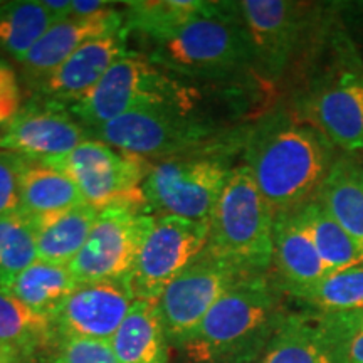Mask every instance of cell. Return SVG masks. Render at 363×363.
Masks as SVG:
<instances>
[{"label": "cell", "mask_w": 363, "mask_h": 363, "mask_svg": "<svg viewBox=\"0 0 363 363\" xmlns=\"http://www.w3.org/2000/svg\"><path fill=\"white\" fill-rule=\"evenodd\" d=\"M284 294L271 272L239 278L182 350L199 363H251L264 353L289 315Z\"/></svg>", "instance_id": "3957f363"}, {"label": "cell", "mask_w": 363, "mask_h": 363, "mask_svg": "<svg viewBox=\"0 0 363 363\" xmlns=\"http://www.w3.org/2000/svg\"><path fill=\"white\" fill-rule=\"evenodd\" d=\"M147 57L175 78L238 84L256 78L247 30L235 2H217L216 11L177 33L150 40Z\"/></svg>", "instance_id": "5b68a950"}, {"label": "cell", "mask_w": 363, "mask_h": 363, "mask_svg": "<svg viewBox=\"0 0 363 363\" xmlns=\"http://www.w3.org/2000/svg\"><path fill=\"white\" fill-rule=\"evenodd\" d=\"M135 301L125 281L78 284L51 316L56 337L111 342Z\"/></svg>", "instance_id": "9a60e30c"}, {"label": "cell", "mask_w": 363, "mask_h": 363, "mask_svg": "<svg viewBox=\"0 0 363 363\" xmlns=\"http://www.w3.org/2000/svg\"><path fill=\"white\" fill-rule=\"evenodd\" d=\"M0 4H2V2H0Z\"/></svg>", "instance_id": "74e56055"}, {"label": "cell", "mask_w": 363, "mask_h": 363, "mask_svg": "<svg viewBox=\"0 0 363 363\" xmlns=\"http://www.w3.org/2000/svg\"><path fill=\"white\" fill-rule=\"evenodd\" d=\"M38 261L35 233L22 212L0 216V289Z\"/></svg>", "instance_id": "f546056e"}, {"label": "cell", "mask_w": 363, "mask_h": 363, "mask_svg": "<svg viewBox=\"0 0 363 363\" xmlns=\"http://www.w3.org/2000/svg\"><path fill=\"white\" fill-rule=\"evenodd\" d=\"M123 29L125 13L116 7L86 19L69 17L56 22L19 61L26 81L35 88L88 40Z\"/></svg>", "instance_id": "ac0fdd59"}, {"label": "cell", "mask_w": 363, "mask_h": 363, "mask_svg": "<svg viewBox=\"0 0 363 363\" xmlns=\"http://www.w3.org/2000/svg\"><path fill=\"white\" fill-rule=\"evenodd\" d=\"M54 24L43 0L0 4V49L21 61Z\"/></svg>", "instance_id": "4316f807"}, {"label": "cell", "mask_w": 363, "mask_h": 363, "mask_svg": "<svg viewBox=\"0 0 363 363\" xmlns=\"http://www.w3.org/2000/svg\"><path fill=\"white\" fill-rule=\"evenodd\" d=\"M155 216L145 207L116 203L98 212L88 240L69 266L78 284L128 281Z\"/></svg>", "instance_id": "8fae6325"}, {"label": "cell", "mask_w": 363, "mask_h": 363, "mask_svg": "<svg viewBox=\"0 0 363 363\" xmlns=\"http://www.w3.org/2000/svg\"><path fill=\"white\" fill-rule=\"evenodd\" d=\"M363 310L289 313L259 363H348Z\"/></svg>", "instance_id": "7c38bea8"}, {"label": "cell", "mask_w": 363, "mask_h": 363, "mask_svg": "<svg viewBox=\"0 0 363 363\" xmlns=\"http://www.w3.org/2000/svg\"><path fill=\"white\" fill-rule=\"evenodd\" d=\"M48 12L51 13L54 24L71 17V0H43Z\"/></svg>", "instance_id": "e575fe53"}, {"label": "cell", "mask_w": 363, "mask_h": 363, "mask_svg": "<svg viewBox=\"0 0 363 363\" xmlns=\"http://www.w3.org/2000/svg\"><path fill=\"white\" fill-rule=\"evenodd\" d=\"M348 363H363V325L352 340L350 353H348Z\"/></svg>", "instance_id": "d590c367"}, {"label": "cell", "mask_w": 363, "mask_h": 363, "mask_svg": "<svg viewBox=\"0 0 363 363\" xmlns=\"http://www.w3.org/2000/svg\"><path fill=\"white\" fill-rule=\"evenodd\" d=\"M40 163L69 177L84 202L96 211L116 203L148 208L143 182L152 170V163L142 157L88 138L67 155Z\"/></svg>", "instance_id": "30bf717a"}, {"label": "cell", "mask_w": 363, "mask_h": 363, "mask_svg": "<svg viewBox=\"0 0 363 363\" xmlns=\"http://www.w3.org/2000/svg\"><path fill=\"white\" fill-rule=\"evenodd\" d=\"M274 214L251 172L234 167L208 222L206 251L239 276H261L272 269Z\"/></svg>", "instance_id": "52a82bcc"}, {"label": "cell", "mask_w": 363, "mask_h": 363, "mask_svg": "<svg viewBox=\"0 0 363 363\" xmlns=\"http://www.w3.org/2000/svg\"><path fill=\"white\" fill-rule=\"evenodd\" d=\"M272 269L281 288L289 296L328 274L296 212L274 216Z\"/></svg>", "instance_id": "d6986e66"}, {"label": "cell", "mask_w": 363, "mask_h": 363, "mask_svg": "<svg viewBox=\"0 0 363 363\" xmlns=\"http://www.w3.org/2000/svg\"><path fill=\"white\" fill-rule=\"evenodd\" d=\"M294 212L310 234L326 272L363 262V247L358 246L357 240L326 212L318 199H313Z\"/></svg>", "instance_id": "484cf974"}, {"label": "cell", "mask_w": 363, "mask_h": 363, "mask_svg": "<svg viewBox=\"0 0 363 363\" xmlns=\"http://www.w3.org/2000/svg\"><path fill=\"white\" fill-rule=\"evenodd\" d=\"M78 288L69 267L35 261L2 289L30 310L51 318L67 296Z\"/></svg>", "instance_id": "d4e9b609"}, {"label": "cell", "mask_w": 363, "mask_h": 363, "mask_svg": "<svg viewBox=\"0 0 363 363\" xmlns=\"http://www.w3.org/2000/svg\"><path fill=\"white\" fill-rule=\"evenodd\" d=\"M52 363H120L110 342L61 340Z\"/></svg>", "instance_id": "1f68e13d"}, {"label": "cell", "mask_w": 363, "mask_h": 363, "mask_svg": "<svg viewBox=\"0 0 363 363\" xmlns=\"http://www.w3.org/2000/svg\"><path fill=\"white\" fill-rule=\"evenodd\" d=\"M89 138L88 130L65 106L33 99L0 133V150L33 162L65 157Z\"/></svg>", "instance_id": "2e32d148"}, {"label": "cell", "mask_w": 363, "mask_h": 363, "mask_svg": "<svg viewBox=\"0 0 363 363\" xmlns=\"http://www.w3.org/2000/svg\"><path fill=\"white\" fill-rule=\"evenodd\" d=\"M194 94L192 88L147 56L126 52L69 111L89 131L142 108L195 106Z\"/></svg>", "instance_id": "ba28073f"}, {"label": "cell", "mask_w": 363, "mask_h": 363, "mask_svg": "<svg viewBox=\"0 0 363 363\" xmlns=\"http://www.w3.org/2000/svg\"><path fill=\"white\" fill-rule=\"evenodd\" d=\"M291 298L316 311L363 310V262L328 272Z\"/></svg>", "instance_id": "f1b7e54d"}, {"label": "cell", "mask_w": 363, "mask_h": 363, "mask_svg": "<svg viewBox=\"0 0 363 363\" xmlns=\"http://www.w3.org/2000/svg\"><path fill=\"white\" fill-rule=\"evenodd\" d=\"M316 199L363 247V155L340 152Z\"/></svg>", "instance_id": "ffe728a7"}, {"label": "cell", "mask_w": 363, "mask_h": 363, "mask_svg": "<svg viewBox=\"0 0 363 363\" xmlns=\"http://www.w3.org/2000/svg\"><path fill=\"white\" fill-rule=\"evenodd\" d=\"M125 6V30L148 40L177 33L189 22L216 11L208 0H131Z\"/></svg>", "instance_id": "cb8c5ba5"}, {"label": "cell", "mask_w": 363, "mask_h": 363, "mask_svg": "<svg viewBox=\"0 0 363 363\" xmlns=\"http://www.w3.org/2000/svg\"><path fill=\"white\" fill-rule=\"evenodd\" d=\"M208 224L177 216H155L145 238L128 284L135 299L155 303L207 246Z\"/></svg>", "instance_id": "4fadbf2b"}, {"label": "cell", "mask_w": 363, "mask_h": 363, "mask_svg": "<svg viewBox=\"0 0 363 363\" xmlns=\"http://www.w3.org/2000/svg\"><path fill=\"white\" fill-rule=\"evenodd\" d=\"M115 2H106V0H71V17H94L115 7Z\"/></svg>", "instance_id": "836d02e7"}, {"label": "cell", "mask_w": 363, "mask_h": 363, "mask_svg": "<svg viewBox=\"0 0 363 363\" xmlns=\"http://www.w3.org/2000/svg\"><path fill=\"white\" fill-rule=\"evenodd\" d=\"M98 212L84 203L48 219L30 220L35 233L38 259L49 264L69 266L88 240Z\"/></svg>", "instance_id": "603a6c76"}, {"label": "cell", "mask_w": 363, "mask_h": 363, "mask_svg": "<svg viewBox=\"0 0 363 363\" xmlns=\"http://www.w3.org/2000/svg\"><path fill=\"white\" fill-rule=\"evenodd\" d=\"M233 158L184 157L157 162L143 182V197L153 216L211 222L233 174Z\"/></svg>", "instance_id": "9c48e42d"}, {"label": "cell", "mask_w": 363, "mask_h": 363, "mask_svg": "<svg viewBox=\"0 0 363 363\" xmlns=\"http://www.w3.org/2000/svg\"><path fill=\"white\" fill-rule=\"evenodd\" d=\"M235 9L251 40L256 78L264 86L296 71L301 78L338 22L325 6L293 0H239Z\"/></svg>", "instance_id": "8992f818"}, {"label": "cell", "mask_w": 363, "mask_h": 363, "mask_svg": "<svg viewBox=\"0 0 363 363\" xmlns=\"http://www.w3.org/2000/svg\"><path fill=\"white\" fill-rule=\"evenodd\" d=\"M126 30L101 35L81 45L74 54L35 86L38 99L69 110L96 86L126 49Z\"/></svg>", "instance_id": "e0dca14e"}, {"label": "cell", "mask_w": 363, "mask_h": 363, "mask_svg": "<svg viewBox=\"0 0 363 363\" xmlns=\"http://www.w3.org/2000/svg\"><path fill=\"white\" fill-rule=\"evenodd\" d=\"M22 103V88L17 72L9 62L0 61V133L19 116Z\"/></svg>", "instance_id": "d6a6232c"}, {"label": "cell", "mask_w": 363, "mask_h": 363, "mask_svg": "<svg viewBox=\"0 0 363 363\" xmlns=\"http://www.w3.org/2000/svg\"><path fill=\"white\" fill-rule=\"evenodd\" d=\"M291 108L338 152L363 155V59L338 22L301 74Z\"/></svg>", "instance_id": "7a4b0ae2"}, {"label": "cell", "mask_w": 363, "mask_h": 363, "mask_svg": "<svg viewBox=\"0 0 363 363\" xmlns=\"http://www.w3.org/2000/svg\"><path fill=\"white\" fill-rule=\"evenodd\" d=\"M79 189L69 177L40 162L27 160L21 180V208L33 222L84 206Z\"/></svg>", "instance_id": "44dd1931"}, {"label": "cell", "mask_w": 363, "mask_h": 363, "mask_svg": "<svg viewBox=\"0 0 363 363\" xmlns=\"http://www.w3.org/2000/svg\"><path fill=\"white\" fill-rule=\"evenodd\" d=\"M52 320L0 289V343L29 358L56 340Z\"/></svg>", "instance_id": "83f0119b"}, {"label": "cell", "mask_w": 363, "mask_h": 363, "mask_svg": "<svg viewBox=\"0 0 363 363\" xmlns=\"http://www.w3.org/2000/svg\"><path fill=\"white\" fill-rule=\"evenodd\" d=\"M239 278L242 276L203 249L155 301L169 343L184 347L217 299Z\"/></svg>", "instance_id": "5bb4252c"}, {"label": "cell", "mask_w": 363, "mask_h": 363, "mask_svg": "<svg viewBox=\"0 0 363 363\" xmlns=\"http://www.w3.org/2000/svg\"><path fill=\"white\" fill-rule=\"evenodd\" d=\"M195 106L142 108L89 130V138L145 160L184 157H227L242 153L249 130L224 126L197 115Z\"/></svg>", "instance_id": "277c9868"}, {"label": "cell", "mask_w": 363, "mask_h": 363, "mask_svg": "<svg viewBox=\"0 0 363 363\" xmlns=\"http://www.w3.org/2000/svg\"><path fill=\"white\" fill-rule=\"evenodd\" d=\"M338 148L316 126L289 108L262 115L249 130L242 165L272 214H288L316 199L338 157Z\"/></svg>", "instance_id": "6da1fadb"}, {"label": "cell", "mask_w": 363, "mask_h": 363, "mask_svg": "<svg viewBox=\"0 0 363 363\" xmlns=\"http://www.w3.org/2000/svg\"><path fill=\"white\" fill-rule=\"evenodd\" d=\"M27 158L0 150V216L19 212L21 180Z\"/></svg>", "instance_id": "4dcf8cb0"}, {"label": "cell", "mask_w": 363, "mask_h": 363, "mask_svg": "<svg viewBox=\"0 0 363 363\" xmlns=\"http://www.w3.org/2000/svg\"><path fill=\"white\" fill-rule=\"evenodd\" d=\"M27 357L17 348L0 343V363H24Z\"/></svg>", "instance_id": "8d00e7d4"}, {"label": "cell", "mask_w": 363, "mask_h": 363, "mask_svg": "<svg viewBox=\"0 0 363 363\" xmlns=\"http://www.w3.org/2000/svg\"><path fill=\"white\" fill-rule=\"evenodd\" d=\"M120 363H169V340L153 301L136 299L111 340Z\"/></svg>", "instance_id": "7402d4cb"}]
</instances>
